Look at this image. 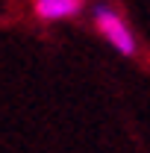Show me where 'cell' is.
Listing matches in <instances>:
<instances>
[{
  "instance_id": "1",
  "label": "cell",
  "mask_w": 150,
  "mask_h": 153,
  "mask_svg": "<svg viewBox=\"0 0 150 153\" xmlns=\"http://www.w3.org/2000/svg\"><path fill=\"white\" fill-rule=\"evenodd\" d=\"M91 24L121 56H135V53H138V41L132 36L130 24L124 21V15L115 9L112 3H103V0L94 3L91 6Z\"/></svg>"
},
{
  "instance_id": "2",
  "label": "cell",
  "mask_w": 150,
  "mask_h": 153,
  "mask_svg": "<svg viewBox=\"0 0 150 153\" xmlns=\"http://www.w3.org/2000/svg\"><path fill=\"white\" fill-rule=\"evenodd\" d=\"M85 9V0H33V15L44 24L79 18Z\"/></svg>"
}]
</instances>
